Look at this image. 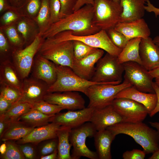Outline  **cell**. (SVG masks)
<instances>
[{
  "mask_svg": "<svg viewBox=\"0 0 159 159\" xmlns=\"http://www.w3.org/2000/svg\"><path fill=\"white\" fill-rule=\"evenodd\" d=\"M94 6L86 5L72 14L51 24L42 35L44 39L64 31H71L74 35L84 36L94 34L101 30L93 21Z\"/></svg>",
  "mask_w": 159,
  "mask_h": 159,
  "instance_id": "6da1fadb",
  "label": "cell"
},
{
  "mask_svg": "<svg viewBox=\"0 0 159 159\" xmlns=\"http://www.w3.org/2000/svg\"><path fill=\"white\" fill-rule=\"evenodd\" d=\"M113 135L124 134L132 137L146 154L159 150V132L142 122H120L108 127Z\"/></svg>",
  "mask_w": 159,
  "mask_h": 159,
  "instance_id": "7a4b0ae2",
  "label": "cell"
},
{
  "mask_svg": "<svg viewBox=\"0 0 159 159\" xmlns=\"http://www.w3.org/2000/svg\"><path fill=\"white\" fill-rule=\"evenodd\" d=\"M56 65L57 79L54 83L49 86L48 93L76 91L81 92L86 95L88 89L90 86L99 83L81 77L69 67Z\"/></svg>",
  "mask_w": 159,
  "mask_h": 159,
  "instance_id": "3957f363",
  "label": "cell"
},
{
  "mask_svg": "<svg viewBox=\"0 0 159 159\" xmlns=\"http://www.w3.org/2000/svg\"><path fill=\"white\" fill-rule=\"evenodd\" d=\"M37 53L55 64L72 68L74 59L72 40L58 42L47 38Z\"/></svg>",
  "mask_w": 159,
  "mask_h": 159,
  "instance_id": "277c9868",
  "label": "cell"
},
{
  "mask_svg": "<svg viewBox=\"0 0 159 159\" xmlns=\"http://www.w3.org/2000/svg\"><path fill=\"white\" fill-rule=\"evenodd\" d=\"M124 71L117 56L108 53L97 62L91 81L97 83L118 85L121 83Z\"/></svg>",
  "mask_w": 159,
  "mask_h": 159,
  "instance_id": "5b68a950",
  "label": "cell"
},
{
  "mask_svg": "<svg viewBox=\"0 0 159 159\" xmlns=\"http://www.w3.org/2000/svg\"><path fill=\"white\" fill-rule=\"evenodd\" d=\"M93 21L100 30L113 28L119 22L123 8L120 2L113 0H94Z\"/></svg>",
  "mask_w": 159,
  "mask_h": 159,
  "instance_id": "8992f818",
  "label": "cell"
},
{
  "mask_svg": "<svg viewBox=\"0 0 159 159\" xmlns=\"http://www.w3.org/2000/svg\"><path fill=\"white\" fill-rule=\"evenodd\" d=\"M131 86L125 80L118 85L98 83L92 85L88 89L86 95L89 100L87 107L97 109L111 105L118 93Z\"/></svg>",
  "mask_w": 159,
  "mask_h": 159,
  "instance_id": "52a82bcc",
  "label": "cell"
},
{
  "mask_svg": "<svg viewBox=\"0 0 159 159\" xmlns=\"http://www.w3.org/2000/svg\"><path fill=\"white\" fill-rule=\"evenodd\" d=\"M51 37L58 42L78 40L91 47L101 49L111 54L118 56L122 50L115 46L108 36L106 31L101 30L93 34L84 36L74 35L71 31L60 32Z\"/></svg>",
  "mask_w": 159,
  "mask_h": 159,
  "instance_id": "ba28073f",
  "label": "cell"
},
{
  "mask_svg": "<svg viewBox=\"0 0 159 159\" xmlns=\"http://www.w3.org/2000/svg\"><path fill=\"white\" fill-rule=\"evenodd\" d=\"M97 131L94 125L90 122L71 129L69 139L73 147L71 155L72 159H78L82 156L90 159H98L96 152L90 150L85 143L87 138L94 137Z\"/></svg>",
  "mask_w": 159,
  "mask_h": 159,
  "instance_id": "9c48e42d",
  "label": "cell"
},
{
  "mask_svg": "<svg viewBox=\"0 0 159 159\" xmlns=\"http://www.w3.org/2000/svg\"><path fill=\"white\" fill-rule=\"evenodd\" d=\"M44 39L42 35L39 34L32 42L24 48L13 51L12 63L21 80L28 76L34 57Z\"/></svg>",
  "mask_w": 159,
  "mask_h": 159,
  "instance_id": "30bf717a",
  "label": "cell"
},
{
  "mask_svg": "<svg viewBox=\"0 0 159 159\" xmlns=\"http://www.w3.org/2000/svg\"><path fill=\"white\" fill-rule=\"evenodd\" d=\"M123 64L125 72L124 80L139 91L155 93L153 87L154 78L148 71L136 62H128Z\"/></svg>",
  "mask_w": 159,
  "mask_h": 159,
  "instance_id": "8fae6325",
  "label": "cell"
},
{
  "mask_svg": "<svg viewBox=\"0 0 159 159\" xmlns=\"http://www.w3.org/2000/svg\"><path fill=\"white\" fill-rule=\"evenodd\" d=\"M111 105L121 117L123 122H142L148 114L143 105L130 99L115 98Z\"/></svg>",
  "mask_w": 159,
  "mask_h": 159,
  "instance_id": "7c38bea8",
  "label": "cell"
},
{
  "mask_svg": "<svg viewBox=\"0 0 159 159\" xmlns=\"http://www.w3.org/2000/svg\"><path fill=\"white\" fill-rule=\"evenodd\" d=\"M49 86L44 82L33 77L24 79L22 82L21 96L14 104L24 102L32 104L44 100L48 93Z\"/></svg>",
  "mask_w": 159,
  "mask_h": 159,
  "instance_id": "4fadbf2b",
  "label": "cell"
},
{
  "mask_svg": "<svg viewBox=\"0 0 159 159\" xmlns=\"http://www.w3.org/2000/svg\"><path fill=\"white\" fill-rule=\"evenodd\" d=\"M94 109L87 107L77 110L59 113L53 116L51 122L73 129L89 122Z\"/></svg>",
  "mask_w": 159,
  "mask_h": 159,
  "instance_id": "5bb4252c",
  "label": "cell"
},
{
  "mask_svg": "<svg viewBox=\"0 0 159 159\" xmlns=\"http://www.w3.org/2000/svg\"><path fill=\"white\" fill-rule=\"evenodd\" d=\"M44 100L68 110H79L85 108V100L77 92H49L45 96Z\"/></svg>",
  "mask_w": 159,
  "mask_h": 159,
  "instance_id": "9a60e30c",
  "label": "cell"
},
{
  "mask_svg": "<svg viewBox=\"0 0 159 159\" xmlns=\"http://www.w3.org/2000/svg\"><path fill=\"white\" fill-rule=\"evenodd\" d=\"M31 71L32 77L44 82L49 86L56 80V64L38 53L34 57Z\"/></svg>",
  "mask_w": 159,
  "mask_h": 159,
  "instance_id": "2e32d148",
  "label": "cell"
},
{
  "mask_svg": "<svg viewBox=\"0 0 159 159\" xmlns=\"http://www.w3.org/2000/svg\"><path fill=\"white\" fill-rule=\"evenodd\" d=\"M97 131L106 129L122 122V119L112 105L94 109L90 120Z\"/></svg>",
  "mask_w": 159,
  "mask_h": 159,
  "instance_id": "e0dca14e",
  "label": "cell"
},
{
  "mask_svg": "<svg viewBox=\"0 0 159 159\" xmlns=\"http://www.w3.org/2000/svg\"><path fill=\"white\" fill-rule=\"evenodd\" d=\"M104 50L97 49L94 52L84 58L74 59L72 69L81 77L90 80L95 72V65L102 57Z\"/></svg>",
  "mask_w": 159,
  "mask_h": 159,
  "instance_id": "ac0fdd59",
  "label": "cell"
},
{
  "mask_svg": "<svg viewBox=\"0 0 159 159\" xmlns=\"http://www.w3.org/2000/svg\"><path fill=\"white\" fill-rule=\"evenodd\" d=\"M139 54L142 65L148 71L159 67V47L150 37L141 38Z\"/></svg>",
  "mask_w": 159,
  "mask_h": 159,
  "instance_id": "d6986e66",
  "label": "cell"
},
{
  "mask_svg": "<svg viewBox=\"0 0 159 159\" xmlns=\"http://www.w3.org/2000/svg\"><path fill=\"white\" fill-rule=\"evenodd\" d=\"M114 28L123 34L128 40L138 37L147 38L151 34L150 29L143 18L130 22H119Z\"/></svg>",
  "mask_w": 159,
  "mask_h": 159,
  "instance_id": "ffe728a7",
  "label": "cell"
},
{
  "mask_svg": "<svg viewBox=\"0 0 159 159\" xmlns=\"http://www.w3.org/2000/svg\"><path fill=\"white\" fill-rule=\"evenodd\" d=\"M117 98L129 99L143 104L147 109L149 115L155 109L157 101L155 93L143 92L132 86L120 91L116 96Z\"/></svg>",
  "mask_w": 159,
  "mask_h": 159,
  "instance_id": "44dd1931",
  "label": "cell"
},
{
  "mask_svg": "<svg viewBox=\"0 0 159 159\" xmlns=\"http://www.w3.org/2000/svg\"><path fill=\"white\" fill-rule=\"evenodd\" d=\"M61 126L53 122L35 127L29 134L18 141L19 143H37L57 138V134Z\"/></svg>",
  "mask_w": 159,
  "mask_h": 159,
  "instance_id": "7402d4cb",
  "label": "cell"
},
{
  "mask_svg": "<svg viewBox=\"0 0 159 159\" xmlns=\"http://www.w3.org/2000/svg\"><path fill=\"white\" fill-rule=\"evenodd\" d=\"M148 0H120L123 11L119 22H130L143 18L145 10V4Z\"/></svg>",
  "mask_w": 159,
  "mask_h": 159,
  "instance_id": "603a6c76",
  "label": "cell"
},
{
  "mask_svg": "<svg viewBox=\"0 0 159 159\" xmlns=\"http://www.w3.org/2000/svg\"><path fill=\"white\" fill-rule=\"evenodd\" d=\"M98 159H111V145L115 137L107 129L97 131L94 136Z\"/></svg>",
  "mask_w": 159,
  "mask_h": 159,
  "instance_id": "cb8c5ba5",
  "label": "cell"
},
{
  "mask_svg": "<svg viewBox=\"0 0 159 159\" xmlns=\"http://www.w3.org/2000/svg\"><path fill=\"white\" fill-rule=\"evenodd\" d=\"M0 84L4 85L21 90L22 81L12 63L9 60L3 61L0 67Z\"/></svg>",
  "mask_w": 159,
  "mask_h": 159,
  "instance_id": "d4e9b609",
  "label": "cell"
},
{
  "mask_svg": "<svg viewBox=\"0 0 159 159\" xmlns=\"http://www.w3.org/2000/svg\"><path fill=\"white\" fill-rule=\"evenodd\" d=\"M15 25L26 46L32 42L40 34L38 26L34 19L23 16L16 22Z\"/></svg>",
  "mask_w": 159,
  "mask_h": 159,
  "instance_id": "484cf974",
  "label": "cell"
},
{
  "mask_svg": "<svg viewBox=\"0 0 159 159\" xmlns=\"http://www.w3.org/2000/svg\"><path fill=\"white\" fill-rule=\"evenodd\" d=\"M141 38L138 37L128 41L117 56L119 62L123 64L128 62H136L142 65L139 54V45Z\"/></svg>",
  "mask_w": 159,
  "mask_h": 159,
  "instance_id": "4316f807",
  "label": "cell"
},
{
  "mask_svg": "<svg viewBox=\"0 0 159 159\" xmlns=\"http://www.w3.org/2000/svg\"><path fill=\"white\" fill-rule=\"evenodd\" d=\"M35 128L17 121L8 124L0 138L4 142L20 139L29 134Z\"/></svg>",
  "mask_w": 159,
  "mask_h": 159,
  "instance_id": "83f0119b",
  "label": "cell"
},
{
  "mask_svg": "<svg viewBox=\"0 0 159 159\" xmlns=\"http://www.w3.org/2000/svg\"><path fill=\"white\" fill-rule=\"evenodd\" d=\"M71 129L69 127L61 126L57 132L58 159H72L70 153L72 146L69 139Z\"/></svg>",
  "mask_w": 159,
  "mask_h": 159,
  "instance_id": "f1b7e54d",
  "label": "cell"
},
{
  "mask_svg": "<svg viewBox=\"0 0 159 159\" xmlns=\"http://www.w3.org/2000/svg\"><path fill=\"white\" fill-rule=\"evenodd\" d=\"M54 115H46L37 110L32 109L20 117L17 121L31 127H37L51 122L52 117Z\"/></svg>",
  "mask_w": 159,
  "mask_h": 159,
  "instance_id": "f546056e",
  "label": "cell"
},
{
  "mask_svg": "<svg viewBox=\"0 0 159 159\" xmlns=\"http://www.w3.org/2000/svg\"><path fill=\"white\" fill-rule=\"evenodd\" d=\"M32 108V104L26 102L15 104L3 115L0 119L9 124L17 121L19 117L28 112Z\"/></svg>",
  "mask_w": 159,
  "mask_h": 159,
  "instance_id": "4dcf8cb0",
  "label": "cell"
},
{
  "mask_svg": "<svg viewBox=\"0 0 159 159\" xmlns=\"http://www.w3.org/2000/svg\"><path fill=\"white\" fill-rule=\"evenodd\" d=\"M0 28L2 29L7 37L13 51L23 48L25 45L24 41L17 30L15 23L0 26Z\"/></svg>",
  "mask_w": 159,
  "mask_h": 159,
  "instance_id": "1f68e13d",
  "label": "cell"
},
{
  "mask_svg": "<svg viewBox=\"0 0 159 159\" xmlns=\"http://www.w3.org/2000/svg\"><path fill=\"white\" fill-rule=\"evenodd\" d=\"M39 27L42 35L50 26V12L49 0H42L40 9L34 19Z\"/></svg>",
  "mask_w": 159,
  "mask_h": 159,
  "instance_id": "d6a6232c",
  "label": "cell"
},
{
  "mask_svg": "<svg viewBox=\"0 0 159 159\" xmlns=\"http://www.w3.org/2000/svg\"><path fill=\"white\" fill-rule=\"evenodd\" d=\"M42 1V0H26L18 8L24 16L34 19L40 9Z\"/></svg>",
  "mask_w": 159,
  "mask_h": 159,
  "instance_id": "836d02e7",
  "label": "cell"
},
{
  "mask_svg": "<svg viewBox=\"0 0 159 159\" xmlns=\"http://www.w3.org/2000/svg\"><path fill=\"white\" fill-rule=\"evenodd\" d=\"M32 109L48 115H55L64 109L61 106L50 103L44 100L32 104Z\"/></svg>",
  "mask_w": 159,
  "mask_h": 159,
  "instance_id": "e575fe53",
  "label": "cell"
},
{
  "mask_svg": "<svg viewBox=\"0 0 159 159\" xmlns=\"http://www.w3.org/2000/svg\"><path fill=\"white\" fill-rule=\"evenodd\" d=\"M23 16L19 8L14 6L6 11L0 19V26L15 24Z\"/></svg>",
  "mask_w": 159,
  "mask_h": 159,
  "instance_id": "d590c367",
  "label": "cell"
},
{
  "mask_svg": "<svg viewBox=\"0 0 159 159\" xmlns=\"http://www.w3.org/2000/svg\"><path fill=\"white\" fill-rule=\"evenodd\" d=\"M72 41L74 59H79L86 57L97 49L89 46L80 41Z\"/></svg>",
  "mask_w": 159,
  "mask_h": 159,
  "instance_id": "8d00e7d4",
  "label": "cell"
},
{
  "mask_svg": "<svg viewBox=\"0 0 159 159\" xmlns=\"http://www.w3.org/2000/svg\"><path fill=\"white\" fill-rule=\"evenodd\" d=\"M0 85V95L11 102L12 105L20 98L21 95V90L4 85Z\"/></svg>",
  "mask_w": 159,
  "mask_h": 159,
  "instance_id": "74e56055",
  "label": "cell"
},
{
  "mask_svg": "<svg viewBox=\"0 0 159 159\" xmlns=\"http://www.w3.org/2000/svg\"><path fill=\"white\" fill-rule=\"evenodd\" d=\"M106 31L113 44L119 48H123L129 41L123 34L116 30L114 28Z\"/></svg>",
  "mask_w": 159,
  "mask_h": 159,
  "instance_id": "f35d334b",
  "label": "cell"
},
{
  "mask_svg": "<svg viewBox=\"0 0 159 159\" xmlns=\"http://www.w3.org/2000/svg\"><path fill=\"white\" fill-rule=\"evenodd\" d=\"M6 150L1 155V158L4 159H24L25 157L19 146L10 142H6Z\"/></svg>",
  "mask_w": 159,
  "mask_h": 159,
  "instance_id": "ab89813d",
  "label": "cell"
},
{
  "mask_svg": "<svg viewBox=\"0 0 159 159\" xmlns=\"http://www.w3.org/2000/svg\"><path fill=\"white\" fill-rule=\"evenodd\" d=\"M49 1L50 12V26L60 19L61 6L59 0H49Z\"/></svg>",
  "mask_w": 159,
  "mask_h": 159,
  "instance_id": "60d3db41",
  "label": "cell"
},
{
  "mask_svg": "<svg viewBox=\"0 0 159 159\" xmlns=\"http://www.w3.org/2000/svg\"><path fill=\"white\" fill-rule=\"evenodd\" d=\"M61 4L60 19L74 12L77 0H59Z\"/></svg>",
  "mask_w": 159,
  "mask_h": 159,
  "instance_id": "b9f144b4",
  "label": "cell"
},
{
  "mask_svg": "<svg viewBox=\"0 0 159 159\" xmlns=\"http://www.w3.org/2000/svg\"><path fill=\"white\" fill-rule=\"evenodd\" d=\"M13 50L2 29L0 28V52L1 55L5 54Z\"/></svg>",
  "mask_w": 159,
  "mask_h": 159,
  "instance_id": "7bdbcfd3",
  "label": "cell"
},
{
  "mask_svg": "<svg viewBox=\"0 0 159 159\" xmlns=\"http://www.w3.org/2000/svg\"><path fill=\"white\" fill-rule=\"evenodd\" d=\"M146 154L143 150L133 149L124 152L122 154V158L123 159H144Z\"/></svg>",
  "mask_w": 159,
  "mask_h": 159,
  "instance_id": "ee69618b",
  "label": "cell"
},
{
  "mask_svg": "<svg viewBox=\"0 0 159 159\" xmlns=\"http://www.w3.org/2000/svg\"><path fill=\"white\" fill-rule=\"evenodd\" d=\"M57 138L52 139L42 147L40 150L42 156L46 155L52 153L57 149L58 141L56 139Z\"/></svg>",
  "mask_w": 159,
  "mask_h": 159,
  "instance_id": "f6af8a7d",
  "label": "cell"
},
{
  "mask_svg": "<svg viewBox=\"0 0 159 159\" xmlns=\"http://www.w3.org/2000/svg\"><path fill=\"white\" fill-rule=\"evenodd\" d=\"M24 157L28 159H33L35 155L33 148L30 145L24 144L19 146Z\"/></svg>",
  "mask_w": 159,
  "mask_h": 159,
  "instance_id": "bcb514c9",
  "label": "cell"
},
{
  "mask_svg": "<svg viewBox=\"0 0 159 159\" xmlns=\"http://www.w3.org/2000/svg\"><path fill=\"white\" fill-rule=\"evenodd\" d=\"M12 106L11 102L0 95V116L5 113Z\"/></svg>",
  "mask_w": 159,
  "mask_h": 159,
  "instance_id": "7dc6e473",
  "label": "cell"
},
{
  "mask_svg": "<svg viewBox=\"0 0 159 159\" xmlns=\"http://www.w3.org/2000/svg\"><path fill=\"white\" fill-rule=\"evenodd\" d=\"M153 88L155 93L156 95L157 99V103L155 107L152 112L149 114L150 117H153L157 113L159 112V87L155 82L153 84Z\"/></svg>",
  "mask_w": 159,
  "mask_h": 159,
  "instance_id": "c3c4849f",
  "label": "cell"
},
{
  "mask_svg": "<svg viewBox=\"0 0 159 159\" xmlns=\"http://www.w3.org/2000/svg\"><path fill=\"white\" fill-rule=\"evenodd\" d=\"M94 0H77L76 5L74 9V12L76 11L86 5L94 4Z\"/></svg>",
  "mask_w": 159,
  "mask_h": 159,
  "instance_id": "681fc988",
  "label": "cell"
},
{
  "mask_svg": "<svg viewBox=\"0 0 159 159\" xmlns=\"http://www.w3.org/2000/svg\"><path fill=\"white\" fill-rule=\"evenodd\" d=\"M12 6L10 4L8 0H0V12H5L10 9Z\"/></svg>",
  "mask_w": 159,
  "mask_h": 159,
  "instance_id": "f907efd6",
  "label": "cell"
},
{
  "mask_svg": "<svg viewBox=\"0 0 159 159\" xmlns=\"http://www.w3.org/2000/svg\"><path fill=\"white\" fill-rule=\"evenodd\" d=\"M8 0L11 6L19 8L21 7L23 4L26 0Z\"/></svg>",
  "mask_w": 159,
  "mask_h": 159,
  "instance_id": "816d5d0a",
  "label": "cell"
},
{
  "mask_svg": "<svg viewBox=\"0 0 159 159\" xmlns=\"http://www.w3.org/2000/svg\"><path fill=\"white\" fill-rule=\"evenodd\" d=\"M58 150L57 149L53 153L50 154L44 155L40 157L41 159H55L57 158Z\"/></svg>",
  "mask_w": 159,
  "mask_h": 159,
  "instance_id": "f5cc1de1",
  "label": "cell"
},
{
  "mask_svg": "<svg viewBox=\"0 0 159 159\" xmlns=\"http://www.w3.org/2000/svg\"><path fill=\"white\" fill-rule=\"evenodd\" d=\"M2 119H0V136H2L5 130L6 129L8 125Z\"/></svg>",
  "mask_w": 159,
  "mask_h": 159,
  "instance_id": "db71d44e",
  "label": "cell"
},
{
  "mask_svg": "<svg viewBox=\"0 0 159 159\" xmlns=\"http://www.w3.org/2000/svg\"><path fill=\"white\" fill-rule=\"evenodd\" d=\"M149 72L150 75L154 78L159 77V67Z\"/></svg>",
  "mask_w": 159,
  "mask_h": 159,
  "instance_id": "11a10c76",
  "label": "cell"
},
{
  "mask_svg": "<svg viewBox=\"0 0 159 159\" xmlns=\"http://www.w3.org/2000/svg\"><path fill=\"white\" fill-rule=\"evenodd\" d=\"M158 120L159 121L158 122L150 121L149 122V123L152 127L155 128L159 132V118Z\"/></svg>",
  "mask_w": 159,
  "mask_h": 159,
  "instance_id": "9f6ffc18",
  "label": "cell"
},
{
  "mask_svg": "<svg viewBox=\"0 0 159 159\" xmlns=\"http://www.w3.org/2000/svg\"><path fill=\"white\" fill-rule=\"evenodd\" d=\"M7 149V146L6 142L2 144L0 147V152L1 155L4 154L6 152Z\"/></svg>",
  "mask_w": 159,
  "mask_h": 159,
  "instance_id": "6f0895ef",
  "label": "cell"
},
{
  "mask_svg": "<svg viewBox=\"0 0 159 159\" xmlns=\"http://www.w3.org/2000/svg\"><path fill=\"white\" fill-rule=\"evenodd\" d=\"M148 159H159V150L155 152L151 156L148 158Z\"/></svg>",
  "mask_w": 159,
  "mask_h": 159,
  "instance_id": "680465c9",
  "label": "cell"
},
{
  "mask_svg": "<svg viewBox=\"0 0 159 159\" xmlns=\"http://www.w3.org/2000/svg\"><path fill=\"white\" fill-rule=\"evenodd\" d=\"M150 6L151 8H150V9H151L150 11H153L155 12V14L156 16H157V15H158L159 14V9H157L155 8L154 7H153V6L152 5L150 4Z\"/></svg>",
  "mask_w": 159,
  "mask_h": 159,
  "instance_id": "91938a15",
  "label": "cell"
},
{
  "mask_svg": "<svg viewBox=\"0 0 159 159\" xmlns=\"http://www.w3.org/2000/svg\"><path fill=\"white\" fill-rule=\"evenodd\" d=\"M154 43L159 47V36L155 37L153 39Z\"/></svg>",
  "mask_w": 159,
  "mask_h": 159,
  "instance_id": "94428289",
  "label": "cell"
},
{
  "mask_svg": "<svg viewBox=\"0 0 159 159\" xmlns=\"http://www.w3.org/2000/svg\"><path fill=\"white\" fill-rule=\"evenodd\" d=\"M155 82L159 87V77L155 78Z\"/></svg>",
  "mask_w": 159,
  "mask_h": 159,
  "instance_id": "6125c7cd",
  "label": "cell"
},
{
  "mask_svg": "<svg viewBox=\"0 0 159 159\" xmlns=\"http://www.w3.org/2000/svg\"><path fill=\"white\" fill-rule=\"evenodd\" d=\"M114 1L118 2H120V0H113Z\"/></svg>",
  "mask_w": 159,
  "mask_h": 159,
  "instance_id": "be15d7a7",
  "label": "cell"
}]
</instances>
